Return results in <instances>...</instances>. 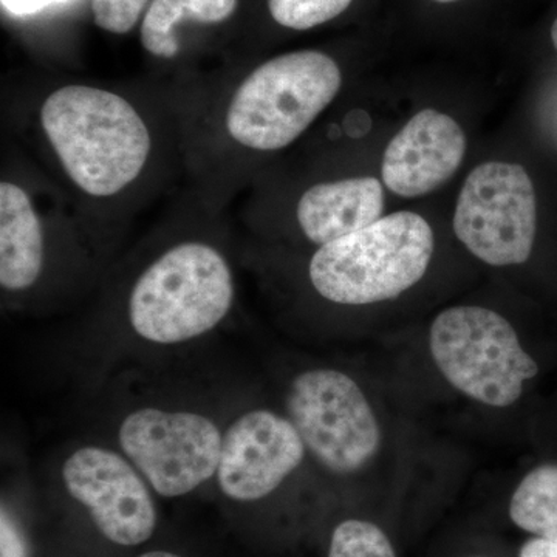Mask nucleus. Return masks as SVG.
Segmentation results:
<instances>
[{"mask_svg":"<svg viewBox=\"0 0 557 557\" xmlns=\"http://www.w3.org/2000/svg\"><path fill=\"white\" fill-rule=\"evenodd\" d=\"M40 124L70 180L87 196L112 197L139 177L152 139L126 98L90 86L49 95Z\"/></svg>","mask_w":557,"mask_h":557,"instance_id":"1","label":"nucleus"},{"mask_svg":"<svg viewBox=\"0 0 557 557\" xmlns=\"http://www.w3.org/2000/svg\"><path fill=\"white\" fill-rule=\"evenodd\" d=\"M234 302L228 260L211 245L185 242L139 274L131 292L132 332L153 346H180L219 327Z\"/></svg>","mask_w":557,"mask_h":557,"instance_id":"2","label":"nucleus"},{"mask_svg":"<svg viewBox=\"0 0 557 557\" xmlns=\"http://www.w3.org/2000/svg\"><path fill=\"white\" fill-rule=\"evenodd\" d=\"M434 247L426 219L417 212H394L319 247L310 260V282L319 296L338 306L397 299L424 277Z\"/></svg>","mask_w":557,"mask_h":557,"instance_id":"3","label":"nucleus"},{"mask_svg":"<svg viewBox=\"0 0 557 557\" xmlns=\"http://www.w3.org/2000/svg\"><path fill=\"white\" fill-rule=\"evenodd\" d=\"M341 86L343 73L329 54H281L242 81L226 110V131L237 145L251 150L287 148L332 104Z\"/></svg>","mask_w":557,"mask_h":557,"instance_id":"4","label":"nucleus"},{"mask_svg":"<svg viewBox=\"0 0 557 557\" xmlns=\"http://www.w3.org/2000/svg\"><path fill=\"white\" fill-rule=\"evenodd\" d=\"M429 351L443 379L487 408L518 403L539 366L507 318L479 306L443 310L429 329Z\"/></svg>","mask_w":557,"mask_h":557,"instance_id":"5","label":"nucleus"},{"mask_svg":"<svg viewBox=\"0 0 557 557\" xmlns=\"http://www.w3.org/2000/svg\"><path fill=\"white\" fill-rule=\"evenodd\" d=\"M285 412L307 454L335 475H354L379 456L383 431L368 395L338 369L304 370L288 384Z\"/></svg>","mask_w":557,"mask_h":557,"instance_id":"6","label":"nucleus"},{"mask_svg":"<svg viewBox=\"0 0 557 557\" xmlns=\"http://www.w3.org/2000/svg\"><path fill=\"white\" fill-rule=\"evenodd\" d=\"M223 432L199 410L141 406L121 420L116 440L153 493L175 498L215 479Z\"/></svg>","mask_w":557,"mask_h":557,"instance_id":"7","label":"nucleus"},{"mask_svg":"<svg viewBox=\"0 0 557 557\" xmlns=\"http://www.w3.org/2000/svg\"><path fill=\"white\" fill-rule=\"evenodd\" d=\"M454 233L474 258L491 267L525 263L537 233V199L525 168L486 161L458 194Z\"/></svg>","mask_w":557,"mask_h":557,"instance_id":"8","label":"nucleus"},{"mask_svg":"<svg viewBox=\"0 0 557 557\" xmlns=\"http://www.w3.org/2000/svg\"><path fill=\"white\" fill-rule=\"evenodd\" d=\"M61 478L69 496L112 544L137 547L156 533L152 487L121 450L81 446L65 458Z\"/></svg>","mask_w":557,"mask_h":557,"instance_id":"9","label":"nucleus"},{"mask_svg":"<svg viewBox=\"0 0 557 557\" xmlns=\"http://www.w3.org/2000/svg\"><path fill=\"white\" fill-rule=\"evenodd\" d=\"M306 457V445L287 416L249 409L223 432L215 480L230 500L251 504L278 490Z\"/></svg>","mask_w":557,"mask_h":557,"instance_id":"10","label":"nucleus"},{"mask_svg":"<svg viewBox=\"0 0 557 557\" xmlns=\"http://www.w3.org/2000/svg\"><path fill=\"white\" fill-rule=\"evenodd\" d=\"M465 153L467 135L460 124L438 110H421L388 143L383 185L406 199L426 196L456 174Z\"/></svg>","mask_w":557,"mask_h":557,"instance_id":"11","label":"nucleus"},{"mask_svg":"<svg viewBox=\"0 0 557 557\" xmlns=\"http://www.w3.org/2000/svg\"><path fill=\"white\" fill-rule=\"evenodd\" d=\"M384 188L375 177L319 183L300 197L298 223L311 244L322 247L368 228L383 218Z\"/></svg>","mask_w":557,"mask_h":557,"instance_id":"12","label":"nucleus"},{"mask_svg":"<svg viewBox=\"0 0 557 557\" xmlns=\"http://www.w3.org/2000/svg\"><path fill=\"white\" fill-rule=\"evenodd\" d=\"M42 223L30 196L11 182L0 185V285L3 292L30 289L46 262Z\"/></svg>","mask_w":557,"mask_h":557,"instance_id":"13","label":"nucleus"},{"mask_svg":"<svg viewBox=\"0 0 557 557\" xmlns=\"http://www.w3.org/2000/svg\"><path fill=\"white\" fill-rule=\"evenodd\" d=\"M239 0H152L141 24V44L152 57L172 60L180 44L175 28L185 21L222 24L233 16Z\"/></svg>","mask_w":557,"mask_h":557,"instance_id":"14","label":"nucleus"},{"mask_svg":"<svg viewBox=\"0 0 557 557\" xmlns=\"http://www.w3.org/2000/svg\"><path fill=\"white\" fill-rule=\"evenodd\" d=\"M509 518L520 530L557 544V465H542L520 480Z\"/></svg>","mask_w":557,"mask_h":557,"instance_id":"15","label":"nucleus"},{"mask_svg":"<svg viewBox=\"0 0 557 557\" xmlns=\"http://www.w3.org/2000/svg\"><path fill=\"white\" fill-rule=\"evenodd\" d=\"M327 557H397V553L379 525L347 519L333 530Z\"/></svg>","mask_w":557,"mask_h":557,"instance_id":"16","label":"nucleus"},{"mask_svg":"<svg viewBox=\"0 0 557 557\" xmlns=\"http://www.w3.org/2000/svg\"><path fill=\"white\" fill-rule=\"evenodd\" d=\"M354 0H269L271 17L289 30H310L338 17Z\"/></svg>","mask_w":557,"mask_h":557,"instance_id":"17","label":"nucleus"},{"mask_svg":"<svg viewBox=\"0 0 557 557\" xmlns=\"http://www.w3.org/2000/svg\"><path fill=\"white\" fill-rule=\"evenodd\" d=\"M150 0H91L95 24L113 35H126L137 25Z\"/></svg>","mask_w":557,"mask_h":557,"instance_id":"18","label":"nucleus"},{"mask_svg":"<svg viewBox=\"0 0 557 557\" xmlns=\"http://www.w3.org/2000/svg\"><path fill=\"white\" fill-rule=\"evenodd\" d=\"M0 557H30L27 541L5 507L0 512Z\"/></svg>","mask_w":557,"mask_h":557,"instance_id":"19","label":"nucleus"},{"mask_svg":"<svg viewBox=\"0 0 557 557\" xmlns=\"http://www.w3.org/2000/svg\"><path fill=\"white\" fill-rule=\"evenodd\" d=\"M65 2L69 0H0L2 9L14 16H28V14H36L51 5H60Z\"/></svg>","mask_w":557,"mask_h":557,"instance_id":"20","label":"nucleus"},{"mask_svg":"<svg viewBox=\"0 0 557 557\" xmlns=\"http://www.w3.org/2000/svg\"><path fill=\"white\" fill-rule=\"evenodd\" d=\"M519 557H557V544L544 539H530L520 548Z\"/></svg>","mask_w":557,"mask_h":557,"instance_id":"21","label":"nucleus"},{"mask_svg":"<svg viewBox=\"0 0 557 557\" xmlns=\"http://www.w3.org/2000/svg\"><path fill=\"white\" fill-rule=\"evenodd\" d=\"M138 557H182V556L175 555V553H171V552H163V549H157V552L145 553V555H141Z\"/></svg>","mask_w":557,"mask_h":557,"instance_id":"22","label":"nucleus"},{"mask_svg":"<svg viewBox=\"0 0 557 557\" xmlns=\"http://www.w3.org/2000/svg\"><path fill=\"white\" fill-rule=\"evenodd\" d=\"M552 39L553 44H555V49L557 50V20L555 21V24H553L552 27Z\"/></svg>","mask_w":557,"mask_h":557,"instance_id":"23","label":"nucleus"},{"mask_svg":"<svg viewBox=\"0 0 557 557\" xmlns=\"http://www.w3.org/2000/svg\"><path fill=\"white\" fill-rule=\"evenodd\" d=\"M434 2H440V3H453V2H458V0H434Z\"/></svg>","mask_w":557,"mask_h":557,"instance_id":"24","label":"nucleus"}]
</instances>
